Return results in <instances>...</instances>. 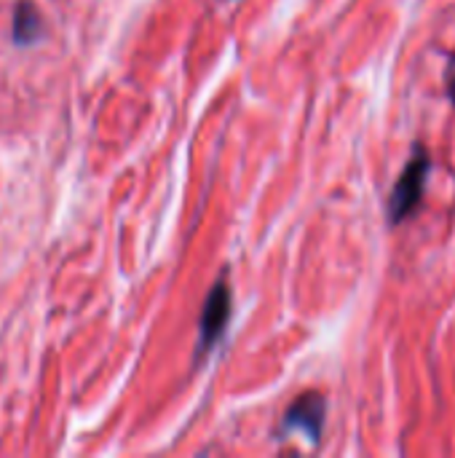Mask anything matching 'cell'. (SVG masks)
<instances>
[{
    "label": "cell",
    "mask_w": 455,
    "mask_h": 458,
    "mask_svg": "<svg viewBox=\"0 0 455 458\" xmlns=\"http://www.w3.org/2000/svg\"><path fill=\"white\" fill-rule=\"evenodd\" d=\"M448 97L455 105V54L453 59H451V64H448Z\"/></svg>",
    "instance_id": "5"
},
{
    "label": "cell",
    "mask_w": 455,
    "mask_h": 458,
    "mask_svg": "<svg viewBox=\"0 0 455 458\" xmlns=\"http://www.w3.org/2000/svg\"><path fill=\"white\" fill-rule=\"evenodd\" d=\"M324 416H327V400L319 392H306L287 408L282 419V435L300 432L311 445H319Z\"/></svg>",
    "instance_id": "3"
},
{
    "label": "cell",
    "mask_w": 455,
    "mask_h": 458,
    "mask_svg": "<svg viewBox=\"0 0 455 458\" xmlns=\"http://www.w3.org/2000/svg\"><path fill=\"white\" fill-rule=\"evenodd\" d=\"M429 150L418 142L413 148V158L408 161V166L402 169L392 196H389V223L400 225L408 215H413L421 204V196L426 191V180H429Z\"/></svg>",
    "instance_id": "1"
},
{
    "label": "cell",
    "mask_w": 455,
    "mask_h": 458,
    "mask_svg": "<svg viewBox=\"0 0 455 458\" xmlns=\"http://www.w3.org/2000/svg\"><path fill=\"white\" fill-rule=\"evenodd\" d=\"M231 309H233V301H231V287L223 279H217L204 301V309H201V319H198V344H196V360L206 357L225 335V327L231 322Z\"/></svg>",
    "instance_id": "2"
},
{
    "label": "cell",
    "mask_w": 455,
    "mask_h": 458,
    "mask_svg": "<svg viewBox=\"0 0 455 458\" xmlns=\"http://www.w3.org/2000/svg\"><path fill=\"white\" fill-rule=\"evenodd\" d=\"M43 38V16L29 0H19L13 11V43L29 46Z\"/></svg>",
    "instance_id": "4"
}]
</instances>
